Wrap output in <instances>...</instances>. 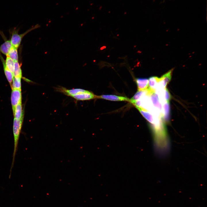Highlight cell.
I'll use <instances>...</instances> for the list:
<instances>
[{
	"label": "cell",
	"mask_w": 207,
	"mask_h": 207,
	"mask_svg": "<svg viewBox=\"0 0 207 207\" xmlns=\"http://www.w3.org/2000/svg\"><path fill=\"white\" fill-rule=\"evenodd\" d=\"M40 27V25L39 24L35 25L24 33L19 34L18 33L16 30H14L12 32L10 41L12 46L16 48H18L20 46L23 37L29 32L31 31L39 28Z\"/></svg>",
	"instance_id": "obj_1"
},
{
	"label": "cell",
	"mask_w": 207,
	"mask_h": 207,
	"mask_svg": "<svg viewBox=\"0 0 207 207\" xmlns=\"http://www.w3.org/2000/svg\"><path fill=\"white\" fill-rule=\"evenodd\" d=\"M17 49L18 48L12 46L6 56L9 57L14 62L18 61V55Z\"/></svg>",
	"instance_id": "obj_13"
},
{
	"label": "cell",
	"mask_w": 207,
	"mask_h": 207,
	"mask_svg": "<svg viewBox=\"0 0 207 207\" xmlns=\"http://www.w3.org/2000/svg\"><path fill=\"white\" fill-rule=\"evenodd\" d=\"M151 99L154 106L160 111H162V106L159 101L158 95L155 92L152 93L150 95Z\"/></svg>",
	"instance_id": "obj_14"
},
{
	"label": "cell",
	"mask_w": 207,
	"mask_h": 207,
	"mask_svg": "<svg viewBox=\"0 0 207 207\" xmlns=\"http://www.w3.org/2000/svg\"><path fill=\"white\" fill-rule=\"evenodd\" d=\"M135 81L137 86L138 91L147 89L148 87V79L147 78H137Z\"/></svg>",
	"instance_id": "obj_7"
},
{
	"label": "cell",
	"mask_w": 207,
	"mask_h": 207,
	"mask_svg": "<svg viewBox=\"0 0 207 207\" xmlns=\"http://www.w3.org/2000/svg\"><path fill=\"white\" fill-rule=\"evenodd\" d=\"M12 47L10 41L7 40L0 46V52L7 56Z\"/></svg>",
	"instance_id": "obj_12"
},
{
	"label": "cell",
	"mask_w": 207,
	"mask_h": 207,
	"mask_svg": "<svg viewBox=\"0 0 207 207\" xmlns=\"http://www.w3.org/2000/svg\"><path fill=\"white\" fill-rule=\"evenodd\" d=\"M13 74L14 77H22L21 66L18 61L14 62V68Z\"/></svg>",
	"instance_id": "obj_15"
},
{
	"label": "cell",
	"mask_w": 207,
	"mask_h": 207,
	"mask_svg": "<svg viewBox=\"0 0 207 207\" xmlns=\"http://www.w3.org/2000/svg\"><path fill=\"white\" fill-rule=\"evenodd\" d=\"M165 98L166 101L167 102H170V101L171 99V96L170 94V93L168 90L167 88L165 89Z\"/></svg>",
	"instance_id": "obj_19"
},
{
	"label": "cell",
	"mask_w": 207,
	"mask_h": 207,
	"mask_svg": "<svg viewBox=\"0 0 207 207\" xmlns=\"http://www.w3.org/2000/svg\"><path fill=\"white\" fill-rule=\"evenodd\" d=\"M5 62L6 67L13 73L14 68V62L7 56Z\"/></svg>",
	"instance_id": "obj_18"
},
{
	"label": "cell",
	"mask_w": 207,
	"mask_h": 207,
	"mask_svg": "<svg viewBox=\"0 0 207 207\" xmlns=\"http://www.w3.org/2000/svg\"><path fill=\"white\" fill-rule=\"evenodd\" d=\"M11 101L13 111L18 105L22 103V94L21 90L12 89Z\"/></svg>",
	"instance_id": "obj_3"
},
{
	"label": "cell",
	"mask_w": 207,
	"mask_h": 207,
	"mask_svg": "<svg viewBox=\"0 0 207 207\" xmlns=\"http://www.w3.org/2000/svg\"><path fill=\"white\" fill-rule=\"evenodd\" d=\"M139 110L143 117L149 122L154 124L156 122V120H155L152 115L147 110L142 108L141 107H135Z\"/></svg>",
	"instance_id": "obj_6"
},
{
	"label": "cell",
	"mask_w": 207,
	"mask_h": 207,
	"mask_svg": "<svg viewBox=\"0 0 207 207\" xmlns=\"http://www.w3.org/2000/svg\"><path fill=\"white\" fill-rule=\"evenodd\" d=\"M159 78L156 76H152L149 78L148 81V89L153 91L155 92L158 86Z\"/></svg>",
	"instance_id": "obj_10"
},
{
	"label": "cell",
	"mask_w": 207,
	"mask_h": 207,
	"mask_svg": "<svg viewBox=\"0 0 207 207\" xmlns=\"http://www.w3.org/2000/svg\"><path fill=\"white\" fill-rule=\"evenodd\" d=\"M0 58L2 62L5 75L11 87L14 77L13 73L6 67L5 62L1 55L0 54Z\"/></svg>",
	"instance_id": "obj_8"
},
{
	"label": "cell",
	"mask_w": 207,
	"mask_h": 207,
	"mask_svg": "<svg viewBox=\"0 0 207 207\" xmlns=\"http://www.w3.org/2000/svg\"><path fill=\"white\" fill-rule=\"evenodd\" d=\"M96 96L92 92L85 90L84 91L74 95L71 97L76 101H83L96 99Z\"/></svg>",
	"instance_id": "obj_2"
},
{
	"label": "cell",
	"mask_w": 207,
	"mask_h": 207,
	"mask_svg": "<svg viewBox=\"0 0 207 207\" xmlns=\"http://www.w3.org/2000/svg\"><path fill=\"white\" fill-rule=\"evenodd\" d=\"M21 78L20 77H14L11 87L12 89L21 90Z\"/></svg>",
	"instance_id": "obj_16"
},
{
	"label": "cell",
	"mask_w": 207,
	"mask_h": 207,
	"mask_svg": "<svg viewBox=\"0 0 207 207\" xmlns=\"http://www.w3.org/2000/svg\"><path fill=\"white\" fill-rule=\"evenodd\" d=\"M172 70V69L170 70L161 77L159 78L158 86L164 89L166 88V85L171 79Z\"/></svg>",
	"instance_id": "obj_4"
},
{
	"label": "cell",
	"mask_w": 207,
	"mask_h": 207,
	"mask_svg": "<svg viewBox=\"0 0 207 207\" xmlns=\"http://www.w3.org/2000/svg\"><path fill=\"white\" fill-rule=\"evenodd\" d=\"M13 111L15 118L18 120L23 118V112L22 103L17 105Z\"/></svg>",
	"instance_id": "obj_9"
},
{
	"label": "cell",
	"mask_w": 207,
	"mask_h": 207,
	"mask_svg": "<svg viewBox=\"0 0 207 207\" xmlns=\"http://www.w3.org/2000/svg\"><path fill=\"white\" fill-rule=\"evenodd\" d=\"M164 113L163 114V118L164 121L167 123L170 121V108L169 102H166L164 103L163 106Z\"/></svg>",
	"instance_id": "obj_11"
},
{
	"label": "cell",
	"mask_w": 207,
	"mask_h": 207,
	"mask_svg": "<svg viewBox=\"0 0 207 207\" xmlns=\"http://www.w3.org/2000/svg\"><path fill=\"white\" fill-rule=\"evenodd\" d=\"M96 98H100L112 101H129L130 99L127 97L112 95H103L96 96Z\"/></svg>",
	"instance_id": "obj_5"
},
{
	"label": "cell",
	"mask_w": 207,
	"mask_h": 207,
	"mask_svg": "<svg viewBox=\"0 0 207 207\" xmlns=\"http://www.w3.org/2000/svg\"><path fill=\"white\" fill-rule=\"evenodd\" d=\"M147 92V89L143 91H138L133 97L130 99L129 102L132 103L138 100L143 95H146Z\"/></svg>",
	"instance_id": "obj_17"
}]
</instances>
